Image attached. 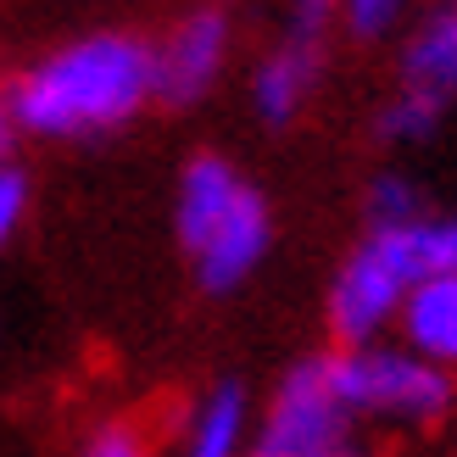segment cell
Listing matches in <instances>:
<instances>
[{
  "mask_svg": "<svg viewBox=\"0 0 457 457\" xmlns=\"http://www.w3.org/2000/svg\"><path fill=\"white\" fill-rule=\"evenodd\" d=\"M156 101V51L134 29H89L39 51L6 84L29 140H101Z\"/></svg>",
  "mask_w": 457,
  "mask_h": 457,
  "instance_id": "obj_1",
  "label": "cell"
},
{
  "mask_svg": "<svg viewBox=\"0 0 457 457\" xmlns=\"http://www.w3.org/2000/svg\"><path fill=\"white\" fill-rule=\"evenodd\" d=\"M424 262L429 273H457V212L424 218Z\"/></svg>",
  "mask_w": 457,
  "mask_h": 457,
  "instance_id": "obj_16",
  "label": "cell"
},
{
  "mask_svg": "<svg viewBox=\"0 0 457 457\" xmlns=\"http://www.w3.org/2000/svg\"><path fill=\"white\" fill-rule=\"evenodd\" d=\"M151 51H156V101L195 106L223 84L228 62H235V17L223 6H190L151 39Z\"/></svg>",
  "mask_w": 457,
  "mask_h": 457,
  "instance_id": "obj_7",
  "label": "cell"
},
{
  "mask_svg": "<svg viewBox=\"0 0 457 457\" xmlns=\"http://www.w3.org/2000/svg\"><path fill=\"white\" fill-rule=\"evenodd\" d=\"M429 218L424 185L402 168H385L362 190V235H396V228H419Z\"/></svg>",
  "mask_w": 457,
  "mask_h": 457,
  "instance_id": "obj_11",
  "label": "cell"
},
{
  "mask_svg": "<svg viewBox=\"0 0 457 457\" xmlns=\"http://www.w3.org/2000/svg\"><path fill=\"white\" fill-rule=\"evenodd\" d=\"M429 279L424 262V223L419 228H396V235H362L346 257H340L329 295H324V318L340 340V352L352 346H374V340L396 335V318L407 307L413 285Z\"/></svg>",
  "mask_w": 457,
  "mask_h": 457,
  "instance_id": "obj_5",
  "label": "cell"
},
{
  "mask_svg": "<svg viewBox=\"0 0 457 457\" xmlns=\"http://www.w3.org/2000/svg\"><path fill=\"white\" fill-rule=\"evenodd\" d=\"M251 457H374V429L335 385V357H302L257 402Z\"/></svg>",
  "mask_w": 457,
  "mask_h": 457,
  "instance_id": "obj_3",
  "label": "cell"
},
{
  "mask_svg": "<svg viewBox=\"0 0 457 457\" xmlns=\"http://www.w3.org/2000/svg\"><path fill=\"white\" fill-rule=\"evenodd\" d=\"M173 240L207 295H235L268 262V195L218 151H195L173 185Z\"/></svg>",
  "mask_w": 457,
  "mask_h": 457,
  "instance_id": "obj_2",
  "label": "cell"
},
{
  "mask_svg": "<svg viewBox=\"0 0 457 457\" xmlns=\"http://www.w3.org/2000/svg\"><path fill=\"white\" fill-rule=\"evenodd\" d=\"M79 457H162V436L151 424L118 413V419H101L79 441Z\"/></svg>",
  "mask_w": 457,
  "mask_h": 457,
  "instance_id": "obj_13",
  "label": "cell"
},
{
  "mask_svg": "<svg viewBox=\"0 0 457 457\" xmlns=\"http://www.w3.org/2000/svg\"><path fill=\"white\" fill-rule=\"evenodd\" d=\"M329 34H335V6L324 0H302V6H290L273 45L257 56L251 67V112H257V123L268 129H285L307 112L318 79H324L329 67Z\"/></svg>",
  "mask_w": 457,
  "mask_h": 457,
  "instance_id": "obj_6",
  "label": "cell"
},
{
  "mask_svg": "<svg viewBox=\"0 0 457 457\" xmlns=\"http://www.w3.org/2000/svg\"><path fill=\"white\" fill-rule=\"evenodd\" d=\"M396 340L457 379V273H429L413 285L396 318Z\"/></svg>",
  "mask_w": 457,
  "mask_h": 457,
  "instance_id": "obj_10",
  "label": "cell"
},
{
  "mask_svg": "<svg viewBox=\"0 0 457 457\" xmlns=\"http://www.w3.org/2000/svg\"><path fill=\"white\" fill-rule=\"evenodd\" d=\"M329 357H335L340 396L352 402V413L374 436H429L457 407V379L441 374L436 362H424L419 352H407L396 335Z\"/></svg>",
  "mask_w": 457,
  "mask_h": 457,
  "instance_id": "obj_4",
  "label": "cell"
},
{
  "mask_svg": "<svg viewBox=\"0 0 457 457\" xmlns=\"http://www.w3.org/2000/svg\"><path fill=\"white\" fill-rule=\"evenodd\" d=\"M407 22H413V12L402 0H346V6H335V29L357 45H396Z\"/></svg>",
  "mask_w": 457,
  "mask_h": 457,
  "instance_id": "obj_12",
  "label": "cell"
},
{
  "mask_svg": "<svg viewBox=\"0 0 457 457\" xmlns=\"http://www.w3.org/2000/svg\"><path fill=\"white\" fill-rule=\"evenodd\" d=\"M441 123H446V112L424 106L413 96H396V89H391V101H385L379 118H374L379 140H391V145H424V140H436V134H441Z\"/></svg>",
  "mask_w": 457,
  "mask_h": 457,
  "instance_id": "obj_14",
  "label": "cell"
},
{
  "mask_svg": "<svg viewBox=\"0 0 457 457\" xmlns=\"http://www.w3.org/2000/svg\"><path fill=\"white\" fill-rule=\"evenodd\" d=\"M17 140H22V129L6 106V89H0V168H17Z\"/></svg>",
  "mask_w": 457,
  "mask_h": 457,
  "instance_id": "obj_17",
  "label": "cell"
},
{
  "mask_svg": "<svg viewBox=\"0 0 457 457\" xmlns=\"http://www.w3.org/2000/svg\"><path fill=\"white\" fill-rule=\"evenodd\" d=\"M251 424L257 402L240 379H212L179 407L173 429L162 436V457H251Z\"/></svg>",
  "mask_w": 457,
  "mask_h": 457,
  "instance_id": "obj_8",
  "label": "cell"
},
{
  "mask_svg": "<svg viewBox=\"0 0 457 457\" xmlns=\"http://www.w3.org/2000/svg\"><path fill=\"white\" fill-rule=\"evenodd\" d=\"M22 218H29V173H22V168H0V251L17 240Z\"/></svg>",
  "mask_w": 457,
  "mask_h": 457,
  "instance_id": "obj_15",
  "label": "cell"
},
{
  "mask_svg": "<svg viewBox=\"0 0 457 457\" xmlns=\"http://www.w3.org/2000/svg\"><path fill=\"white\" fill-rule=\"evenodd\" d=\"M396 96H413L436 112L457 101V0L429 6L396 39Z\"/></svg>",
  "mask_w": 457,
  "mask_h": 457,
  "instance_id": "obj_9",
  "label": "cell"
}]
</instances>
